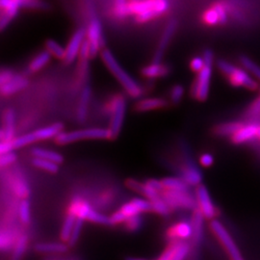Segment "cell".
Returning a JSON list of instances; mask_svg holds the SVG:
<instances>
[{"mask_svg":"<svg viewBox=\"0 0 260 260\" xmlns=\"http://www.w3.org/2000/svg\"><path fill=\"white\" fill-rule=\"evenodd\" d=\"M101 58L103 64L107 68V70L111 73L112 75L117 79V81L121 84L124 91L129 94L133 99H138L142 93L143 89L138 82L123 69L121 63L117 60V58L113 54L109 48H104L101 52Z\"/></svg>","mask_w":260,"mask_h":260,"instance_id":"cell-1","label":"cell"},{"mask_svg":"<svg viewBox=\"0 0 260 260\" xmlns=\"http://www.w3.org/2000/svg\"><path fill=\"white\" fill-rule=\"evenodd\" d=\"M131 17L139 23L148 22L158 18L169 10L170 3L165 0H148V1H128Z\"/></svg>","mask_w":260,"mask_h":260,"instance_id":"cell-2","label":"cell"},{"mask_svg":"<svg viewBox=\"0 0 260 260\" xmlns=\"http://www.w3.org/2000/svg\"><path fill=\"white\" fill-rule=\"evenodd\" d=\"M88 140H112L108 127H86L72 131H63L56 137L54 142L59 146H66Z\"/></svg>","mask_w":260,"mask_h":260,"instance_id":"cell-3","label":"cell"},{"mask_svg":"<svg viewBox=\"0 0 260 260\" xmlns=\"http://www.w3.org/2000/svg\"><path fill=\"white\" fill-rule=\"evenodd\" d=\"M203 58L205 61V68L199 73L192 88L193 96L200 102H205V100L208 98L209 85H210V79L212 75L213 52L210 49H206Z\"/></svg>","mask_w":260,"mask_h":260,"instance_id":"cell-4","label":"cell"},{"mask_svg":"<svg viewBox=\"0 0 260 260\" xmlns=\"http://www.w3.org/2000/svg\"><path fill=\"white\" fill-rule=\"evenodd\" d=\"M86 41L90 48L91 59L95 58L105 48V37L101 19L95 14H92L86 27Z\"/></svg>","mask_w":260,"mask_h":260,"instance_id":"cell-5","label":"cell"},{"mask_svg":"<svg viewBox=\"0 0 260 260\" xmlns=\"http://www.w3.org/2000/svg\"><path fill=\"white\" fill-rule=\"evenodd\" d=\"M218 68L223 73V75L229 76L230 82L235 87H245L249 90L254 91L257 89V83L251 78L250 75L241 69L232 65L223 60H220L218 62Z\"/></svg>","mask_w":260,"mask_h":260,"instance_id":"cell-6","label":"cell"},{"mask_svg":"<svg viewBox=\"0 0 260 260\" xmlns=\"http://www.w3.org/2000/svg\"><path fill=\"white\" fill-rule=\"evenodd\" d=\"M211 231L217 239L221 242L224 250L228 252L231 260H245L241 251L238 249L235 241L233 240L232 235L228 232V230L223 225V223L217 220H213L210 223Z\"/></svg>","mask_w":260,"mask_h":260,"instance_id":"cell-7","label":"cell"},{"mask_svg":"<svg viewBox=\"0 0 260 260\" xmlns=\"http://www.w3.org/2000/svg\"><path fill=\"white\" fill-rule=\"evenodd\" d=\"M126 114V101L123 95H117L111 104V119L108 129L112 140L117 139L121 133Z\"/></svg>","mask_w":260,"mask_h":260,"instance_id":"cell-8","label":"cell"},{"mask_svg":"<svg viewBox=\"0 0 260 260\" xmlns=\"http://www.w3.org/2000/svg\"><path fill=\"white\" fill-rule=\"evenodd\" d=\"M161 197L166 202L171 210L175 209H187L196 210L198 209V204L195 198L189 192H177L164 190L161 193Z\"/></svg>","mask_w":260,"mask_h":260,"instance_id":"cell-9","label":"cell"},{"mask_svg":"<svg viewBox=\"0 0 260 260\" xmlns=\"http://www.w3.org/2000/svg\"><path fill=\"white\" fill-rule=\"evenodd\" d=\"M85 41H86V28L79 27L76 29L65 47V59L63 61L65 65H72L79 57Z\"/></svg>","mask_w":260,"mask_h":260,"instance_id":"cell-10","label":"cell"},{"mask_svg":"<svg viewBox=\"0 0 260 260\" xmlns=\"http://www.w3.org/2000/svg\"><path fill=\"white\" fill-rule=\"evenodd\" d=\"M0 32L4 31L19 15L21 0H0Z\"/></svg>","mask_w":260,"mask_h":260,"instance_id":"cell-11","label":"cell"},{"mask_svg":"<svg viewBox=\"0 0 260 260\" xmlns=\"http://www.w3.org/2000/svg\"><path fill=\"white\" fill-rule=\"evenodd\" d=\"M196 196H197L198 209L202 212L205 218L213 220L214 218L217 216L218 212L206 187L205 185L198 186Z\"/></svg>","mask_w":260,"mask_h":260,"instance_id":"cell-12","label":"cell"},{"mask_svg":"<svg viewBox=\"0 0 260 260\" xmlns=\"http://www.w3.org/2000/svg\"><path fill=\"white\" fill-rule=\"evenodd\" d=\"M33 250L38 254L55 256L65 255L70 251L71 248L67 243L62 241H41L34 244Z\"/></svg>","mask_w":260,"mask_h":260,"instance_id":"cell-13","label":"cell"},{"mask_svg":"<svg viewBox=\"0 0 260 260\" xmlns=\"http://www.w3.org/2000/svg\"><path fill=\"white\" fill-rule=\"evenodd\" d=\"M3 135V142H12L18 137L17 135V115L13 108H7L3 112L2 127L0 128Z\"/></svg>","mask_w":260,"mask_h":260,"instance_id":"cell-14","label":"cell"},{"mask_svg":"<svg viewBox=\"0 0 260 260\" xmlns=\"http://www.w3.org/2000/svg\"><path fill=\"white\" fill-rule=\"evenodd\" d=\"M93 90L89 84H85L79 94L78 104L76 108V120L79 123H84L87 121L90 104L92 101Z\"/></svg>","mask_w":260,"mask_h":260,"instance_id":"cell-15","label":"cell"},{"mask_svg":"<svg viewBox=\"0 0 260 260\" xmlns=\"http://www.w3.org/2000/svg\"><path fill=\"white\" fill-rule=\"evenodd\" d=\"M193 237V226L191 222L182 221L171 226L167 232V238L173 242H186Z\"/></svg>","mask_w":260,"mask_h":260,"instance_id":"cell-16","label":"cell"},{"mask_svg":"<svg viewBox=\"0 0 260 260\" xmlns=\"http://www.w3.org/2000/svg\"><path fill=\"white\" fill-rule=\"evenodd\" d=\"M29 229L22 228L18 235V238L14 245V248L11 251L9 260H23L30 245L31 234Z\"/></svg>","mask_w":260,"mask_h":260,"instance_id":"cell-17","label":"cell"},{"mask_svg":"<svg viewBox=\"0 0 260 260\" xmlns=\"http://www.w3.org/2000/svg\"><path fill=\"white\" fill-rule=\"evenodd\" d=\"M177 20H175V19L171 20L166 25V27H165L164 31H163V34H162V36L160 38L157 49H156V51H155V53L153 55V58H152V63L160 64V62H161V60L163 58V55H164V52H165V50L167 48L169 43L171 42L172 38L174 36V34H175L176 30H177Z\"/></svg>","mask_w":260,"mask_h":260,"instance_id":"cell-18","label":"cell"},{"mask_svg":"<svg viewBox=\"0 0 260 260\" xmlns=\"http://www.w3.org/2000/svg\"><path fill=\"white\" fill-rule=\"evenodd\" d=\"M29 84L25 75H14L8 81L0 87V94L3 96H11L23 91Z\"/></svg>","mask_w":260,"mask_h":260,"instance_id":"cell-19","label":"cell"},{"mask_svg":"<svg viewBox=\"0 0 260 260\" xmlns=\"http://www.w3.org/2000/svg\"><path fill=\"white\" fill-rule=\"evenodd\" d=\"M64 124L60 121L51 123L49 125L42 126L33 131V134L35 136V139L37 142L41 141H47V140L54 139L56 137L61 134L64 130Z\"/></svg>","mask_w":260,"mask_h":260,"instance_id":"cell-20","label":"cell"},{"mask_svg":"<svg viewBox=\"0 0 260 260\" xmlns=\"http://www.w3.org/2000/svg\"><path fill=\"white\" fill-rule=\"evenodd\" d=\"M181 179L188 186L202 185L203 174L192 162H188L181 168Z\"/></svg>","mask_w":260,"mask_h":260,"instance_id":"cell-21","label":"cell"},{"mask_svg":"<svg viewBox=\"0 0 260 260\" xmlns=\"http://www.w3.org/2000/svg\"><path fill=\"white\" fill-rule=\"evenodd\" d=\"M125 185L127 186L130 190L144 196L145 199L149 202L156 200L161 196V193H159L158 191L151 188L147 182L141 183L140 181L135 180V179H127L125 182Z\"/></svg>","mask_w":260,"mask_h":260,"instance_id":"cell-22","label":"cell"},{"mask_svg":"<svg viewBox=\"0 0 260 260\" xmlns=\"http://www.w3.org/2000/svg\"><path fill=\"white\" fill-rule=\"evenodd\" d=\"M204 215L199 209L193 211V216L191 219V223L193 226V237H192V244L199 246L204 237Z\"/></svg>","mask_w":260,"mask_h":260,"instance_id":"cell-23","label":"cell"},{"mask_svg":"<svg viewBox=\"0 0 260 260\" xmlns=\"http://www.w3.org/2000/svg\"><path fill=\"white\" fill-rule=\"evenodd\" d=\"M33 157L45 159L47 161H51L58 165H62L65 161L63 154L54 149H45V148H33L31 150Z\"/></svg>","mask_w":260,"mask_h":260,"instance_id":"cell-24","label":"cell"},{"mask_svg":"<svg viewBox=\"0 0 260 260\" xmlns=\"http://www.w3.org/2000/svg\"><path fill=\"white\" fill-rule=\"evenodd\" d=\"M168 103L161 98H149L141 100L135 104V110L138 112H149L157 110L167 106Z\"/></svg>","mask_w":260,"mask_h":260,"instance_id":"cell-25","label":"cell"},{"mask_svg":"<svg viewBox=\"0 0 260 260\" xmlns=\"http://www.w3.org/2000/svg\"><path fill=\"white\" fill-rule=\"evenodd\" d=\"M18 220L22 228L29 229L32 223L31 203L29 199L19 201L18 205Z\"/></svg>","mask_w":260,"mask_h":260,"instance_id":"cell-26","label":"cell"},{"mask_svg":"<svg viewBox=\"0 0 260 260\" xmlns=\"http://www.w3.org/2000/svg\"><path fill=\"white\" fill-rule=\"evenodd\" d=\"M258 127H259V125H256L253 123L244 125L241 129L232 137L233 143L234 144H242V143L251 141L253 138L257 137Z\"/></svg>","mask_w":260,"mask_h":260,"instance_id":"cell-27","label":"cell"},{"mask_svg":"<svg viewBox=\"0 0 260 260\" xmlns=\"http://www.w3.org/2000/svg\"><path fill=\"white\" fill-rule=\"evenodd\" d=\"M51 58L52 57L47 52V50L44 49L43 51L39 52L37 55L30 61V63L28 64V71L32 74H35V73L42 71L44 68H46L48 65Z\"/></svg>","mask_w":260,"mask_h":260,"instance_id":"cell-28","label":"cell"},{"mask_svg":"<svg viewBox=\"0 0 260 260\" xmlns=\"http://www.w3.org/2000/svg\"><path fill=\"white\" fill-rule=\"evenodd\" d=\"M141 74L147 78L163 77L170 74V68L166 65L151 63L150 65L144 67L141 71Z\"/></svg>","mask_w":260,"mask_h":260,"instance_id":"cell-29","label":"cell"},{"mask_svg":"<svg viewBox=\"0 0 260 260\" xmlns=\"http://www.w3.org/2000/svg\"><path fill=\"white\" fill-rule=\"evenodd\" d=\"M76 219L77 218L73 214L66 213L65 218H64V221L62 223L61 229H60V233H59L60 241L68 244V242L71 238L72 233H73V230L75 228Z\"/></svg>","mask_w":260,"mask_h":260,"instance_id":"cell-30","label":"cell"},{"mask_svg":"<svg viewBox=\"0 0 260 260\" xmlns=\"http://www.w3.org/2000/svg\"><path fill=\"white\" fill-rule=\"evenodd\" d=\"M111 16L116 19H125L131 17L128 7V1L117 0L112 3Z\"/></svg>","mask_w":260,"mask_h":260,"instance_id":"cell-31","label":"cell"},{"mask_svg":"<svg viewBox=\"0 0 260 260\" xmlns=\"http://www.w3.org/2000/svg\"><path fill=\"white\" fill-rule=\"evenodd\" d=\"M45 50L50 54L51 57L58 59L60 61H64L66 55L65 47H63L60 43H58L53 39H48L45 43Z\"/></svg>","mask_w":260,"mask_h":260,"instance_id":"cell-32","label":"cell"},{"mask_svg":"<svg viewBox=\"0 0 260 260\" xmlns=\"http://www.w3.org/2000/svg\"><path fill=\"white\" fill-rule=\"evenodd\" d=\"M243 126L244 125L242 124V122H239V121H232V122L222 123L215 127L214 133L219 136H232L233 137V135L236 134Z\"/></svg>","mask_w":260,"mask_h":260,"instance_id":"cell-33","label":"cell"},{"mask_svg":"<svg viewBox=\"0 0 260 260\" xmlns=\"http://www.w3.org/2000/svg\"><path fill=\"white\" fill-rule=\"evenodd\" d=\"M164 190L177 191V192H188V185L181 178L167 177L161 180Z\"/></svg>","mask_w":260,"mask_h":260,"instance_id":"cell-34","label":"cell"},{"mask_svg":"<svg viewBox=\"0 0 260 260\" xmlns=\"http://www.w3.org/2000/svg\"><path fill=\"white\" fill-rule=\"evenodd\" d=\"M31 162H32V165L34 167L37 168L39 170H42L44 172H47V173L51 174V175H55L57 173H59V171H60V165L53 163L51 161H47L45 159L33 157Z\"/></svg>","mask_w":260,"mask_h":260,"instance_id":"cell-35","label":"cell"},{"mask_svg":"<svg viewBox=\"0 0 260 260\" xmlns=\"http://www.w3.org/2000/svg\"><path fill=\"white\" fill-rule=\"evenodd\" d=\"M84 223H85V221L82 220V219H76L75 228L73 230L71 238H70V240L68 242V245L70 246L71 249L76 247L77 244L80 241L81 235H82V233H83Z\"/></svg>","mask_w":260,"mask_h":260,"instance_id":"cell-36","label":"cell"},{"mask_svg":"<svg viewBox=\"0 0 260 260\" xmlns=\"http://www.w3.org/2000/svg\"><path fill=\"white\" fill-rule=\"evenodd\" d=\"M37 141L35 139L33 131L32 132H28V133H24V134H21V135L18 136L14 141H12L15 150L30 146V145H32V144H34Z\"/></svg>","mask_w":260,"mask_h":260,"instance_id":"cell-37","label":"cell"},{"mask_svg":"<svg viewBox=\"0 0 260 260\" xmlns=\"http://www.w3.org/2000/svg\"><path fill=\"white\" fill-rule=\"evenodd\" d=\"M123 225H124V229L127 232H129V233H137V232H139L141 228H142V225H143L142 214L133 216V217H130L124 222Z\"/></svg>","mask_w":260,"mask_h":260,"instance_id":"cell-38","label":"cell"},{"mask_svg":"<svg viewBox=\"0 0 260 260\" xmlns=\"http://www.w3.org/2000/svg\"><path fill=\"white\" fill-rule=\"evenodd\" d=\"M150 203L152 207V212L154 213L159 214L161 216H168L171 212V208L168 206L166 202L163 200L161 196Z\"/></svg>","mask_w":260,"mask_h":260,"instance_id":"cell-39","label":"cell"},{"mask_svg":"<svg viewBox=\"0 0 260 260\" xmlns=\"http://www.w3.org/2000/svg\"><path fill=\"white\" fill-rule=\"evenodd\" d=\"M240 62L241 65L251 73V75H254L260 81V67L256 65L251 59L246 56H241L240 57Z\"/></svg>","mask_w":260,"mask_h":260,"instance_id":"cell-40","label":"cell"},{"mask_svg":"<svg viewBox=\"0 0 260 260\" xmlns=\"http://www.w3.org/2000/svg\"><path fill=\"white\" fill-rule=\"evenodd\" d=\"M191 251V246L187 242H178L177 250L172 260H185Z\"/></svg>","mask_w":260,"mask_h":260,"instance_id":"cell-41","label":"cell"},{"mask_svg":"<svg viewBox=\"0 0 260 260\" xmlns=\"http://www.w3.org/2000/svg\"><path fill=\"white\" fill-rule=\"evenodd\" d=\"M18 156L16 151H10L0 154V170L10 167L17 161Z\"/></svg>","mask_w":260,"mask_h":260,"instance_id":"cell-42","label":"cell"},{"mask_svg":"<svg viewBox=\"0 0 260 260\" xmlns=\"http://www.w3.org/2000/svg\"><path fill=\"white\" fill-rule=\"evenodd\" d=\"M21 8L28 10H47L48 4L37 0H21Z\"/></svg>","mask_w":260,"mask_h":260,"instance_id":"cell-43","label":"cell"},{"mask_svg":"<svg viewBox=\"0 0 260 260\" xmlns=\"http://www.w3.org/2000/svg\"><path fill=\"white\" fill-rule=\"evenodd\" d=\"M131 202L135 205V206L138 208L140 213H144V212H149L152 211V207H151V203L146 200V199H142V198H134L131 200Z\"/></svg>","mask_w":260,"mask_h":260,"instance_id":"cell-44","label":"cell"},{"mask_svg":"<svg viewBox=\"0 0 260 260\" xmlns=\"http://www.w3.org/2000/svg\"><path fill=\"white\" fill-rule=\"evenodd\" d=\"M203 19L207 25H216L220 23V19L217 12L211 7V9L207 10L204 14Z\"/></svg>","mask_w":260,"mask_h":260,"instance_id":"cell-45","label":"cell"},{"mask_svg":"<svg viewBox=\"0 0 260 260\" xmlns=\"http://www.w3.org/2000/svg\"><path fill=\"white\" fill-rule=\"evenodd\" d=\"M177 244H178V242L171 243L166 248V250L163 251L155 260H172L174 256V253L177 250Z\"/></svg>","mask_w":260,"mask_h":260,"instance_id":"cell-46","label":"cell"},{"mask_svg":"<svg viewBox=\"0 0 260 260\" xmlns=\"http://www.w3.org/2000/svg\"><path fill=\"white\" fill-rule=\"evenodd\" d=\"M184 94V88L181 85H176L171 91V102L174 104L180 103Z\"/></svg>","mask_w":260,"mask_h":260,"instance_id":"cell-47","label":"cell"},{"mask_svg":"<svg viewBox=\"0 0 260 260\" xmlns=\"http://www.w3.org/2000/svg\"><path fill=\"white\" fill-rule=\"evenodd\" d=\"M218 16H219V19H220V23L223 24L226 22V19H228V15H226V10L224 8V5L223 4H220V3H215L213 6H212Z\"/></svg>","mask_w":260,"mask_h":260,"instance_id":"cell-48","label":"cell"},{"mask_svg":"<svg viewBox=\"0 0 260 260\" xmlns=\"http://www.w3.org/2000/svg\"><path fill=\"white\" fill-rule=\"evenodd\" d=\"M190 67L194 72L200 73L204 68H205V61L203 57H195L192 59Z\"/></svg>","mask_w":260,"mask_h":260,"instance_id":"cell-49","label":"cell"},{"mask_svg":"<svg viewBox=\"0 0 260 260\" xmlns=\"http://www.w3.org/2000/svg\"><path fill=\"white\" fill-rule=\"evenodd\" d=\"M214 158L210 153H205L200 157V163L204 167H210L213 164Z\"/></svg>","mask_w":260,"mask_h":260,"instance_id":"cell-50","label":"cell"},{"mask_svg":"<svg viewBox=\"0 0 260 260\" xmlns=\"http://www.w3.org/2000/svg\"><path fill=\"white\" fill-rule=\"evenodd\" d=\"M148 184H149L151 188H153L154 190L158 191L159 193H162L164 191V188L162 185V182L161 180H156V179H149L146 181Z\"/></svg>","mask_w":260,"mask_h":260,"instance_id":"cell-51","label":"cell"},{"mask_svg":"<svg viewBox=\"0 0 260 260\" xmlns=\"http://www.w3.org/2000/svg\"><path fill=\"white\" fill-rule=\"evenodd\" d=\"M15 75L13 72H11L10 70H3L0 71V87L5 83L6 81H8L10 78Z\"/></svg>","mask_w":260,"mask_h":260,"instance_id":"cell-52","label":"cell"},{"mask_svg":"<svg viewBox=\"0 0 260 260\" xmlns=\"http://www.w3.org/2000/svg\"><path fill=\"white\" fill-rule=\"evenodd\" d=\"M70 257H66L64 255H55V256H47L45 260H69Z\"/></svg>","mask_w":260,"mask_h":260,"instance_id":"cell-53","label":"cell"},{"mask_svg":"<svg viewBox=\"0 0 260 260\" xmlns=\"http://www.w3.org/2000/svg\"><path fill=\"white\" fill-rule=\"evenodd\" d=\"M124 260H149L143 257H135V256H126Z\"/></svg>","mask_w":260,"mask_h":260,"instance_id":"cell-54","label":"cell"},{"mask_svg":"<svg viewBox=\"0 0 260 260\" xmlns=\"http://www.w3.org/2000/svg\"><path fill=\"white\" fill-rule=\"evenodd\" d=\"M69 260H80L78 257H76V256H71L70 257V259Z\"/></svg>","mask_w":260,"mask_h":260,"instance_id":"cell-55","label":"cell"},{"mask_svg":"<svg viewBox=\"0 0 260 260\" xmlns=\"http://www.w3.org/2000/svg\"><path fill=\"white\" fill-rule=\"evenodd\" d=\"M3 141V135H2V131L0 129V142Z\"/></svg>","mask_w":260,"mask_h":260,"instance_id":"cell-56","label":"cell"},{"mask_svg":"<svg viewBox=\"0 0 260 260\" xmlns=\"http://www.w3.org/2000/svg\"><path fill=\"white\" fill-rule=\"evenodd\" d=\"M257 137L260 139V126L258 127V132H257Z\"/></svg>","mask_w":260,"mask_h":260,"instance_id":"cell-57","label":"cell"},{"mask_svg":"<svg viewBox=\"0 0 260 260\" xmlns=\"http://www.w3.org/2000/svg\"><path fill=\"white\" fill-rule=\"evenodd\" d=\"M0 11H1V9H0Z\"/></svg>","mask_w":260,"mask_h":260,"instance_id":"cell-58","label":"cell"}]
</instances>
